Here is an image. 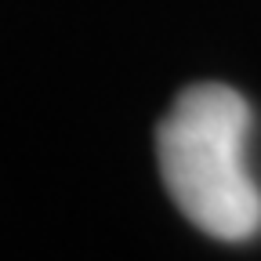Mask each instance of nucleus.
Here are the masks:
<instances>
[{
  "mask_svg": "<svg viewBox=\"0 0 261 261\" xmlns=\"http://www.w3.org/2000/svg\"><path fill=\"white\" fill-rule=\"evenodd\" d=\"M250 106L228 84L185 87L156 127V160L178 211L221 243L261 232V185L250 174Z\"/></svg>",
  "mask_w": 261,
  "mask_h": 261,
  "instance_id": "f257e3e1",
  "label": "nucleus"
}]
</instances>
